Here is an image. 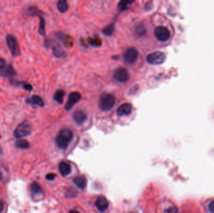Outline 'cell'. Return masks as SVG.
<instances>
[{
    "instance_id": "2",
    "label": "cell",
    "mask_w": 214,
    "mask_h": 213,
    "mask_svg": "<svg viewBox=\"0 0 214 213\" xmlns=\"http://www.w3.org/2000/svg\"><path fill=\"white\" fill-rule=\"evenodd\" d=\"M32 132V126L27 121L25 120L19 123L14 129L13 134L17 139H20L30 135Z\"/></svg>"
},
{
    "instance_id": "26",
    "label": "cell",
    "mask_w": 214,
    "mask_h": 213,
    "mask_svg": "<svg viewBox=\"0 0 214 213\" xmlns=\"http://www.w3.org/2000/svg\"><path fill=\"white\" fill-rule=\"evenodd\" d=\"M131 3H132V2H131V1H121L119 3L118 6H119V8L120 9V10L123 11L124 10H127V6Z\"/></svg>"
},
{
    "instance_id": "35",
    "label": "cell",
    "mask_w": 214,
    "mask_h": 213,
    "mask_svg": "<svg viewBox=\"0 0 214 213\" xmlns=\"http://www.w3.org/2000/svg\"><path fill=\"white\" fill-rule=\"evenodd\" d=\"M69 213H80V212L79 211H76V210L73 209V210H70V211H69Z\"/></svg>"
},
{
    "instance_id": "13",
    "label": "cell",
    "mask_w": 214,
    "mask_h": 213,
    "mask_svg": "<svg viewBox=\"0 0 214 213\" xmlns=\"http://www.w3.org/2000/svg\"><path fill=\"white\" fill-rule=\"evenodd\" d=\"M16 74L15 69L11 65H8L4 68L0 69V76L2 77H13Z\"/></svg>"
},
{
    "instance_id": "33",
    "label": "cell",
    "mask_w": 214,
    "mask_h": 213,
    "mask_svg": "<svg viewBox=\"0 0 214 213\" xmlns=\"http://www.w3.org/2000/svg\"><path fill=\"white\" fill-rule=\"evenodd\" d=\"M152 5H152V3H151V2L147 3L146 4V5H145V10H148V11H150V10L152 8V7H153Z\"/></svg>"
},
{
    "instance_id": "25",
    "label": "cell",
    "mask_w": 214,
    "mask_h": 213,
    "mask_svg": "<svg viewBox=\"0 0 214 213\" xmlns=\"http://www.w3.org/2000/svg\"><path fill=\"white\" fill-rule=\"evenodd\" d=\"M115 30V26L114 24L111 23L106 27H105L103 30V33L105 34L106 36H110L111 35Z\"/></svg>"
},
{
    "instance_id": "10",
    "label": "cell",
    "mask_w": 214,
    "mask_h": 213,
    "mask_svg": "<svg viewBox=\"0 0 214 213\" xmlns=\"http://www.w3.org/2000/svg\"><path fill=\"white\" fill-rule=\"evenodd\" d=\"M95 206L96 209L99 211L102 212H104L108 208L109 202L105 197L103 196H99L98 198L96 199L95 202Z\"/></svg>"
},
{
    "instance_id": "4",
    "label": "cell",
    "mask_w": 214,
    "mask_h": 213,
    "mask_svg": "<svg viewBox=\"0 0 214 213\" xmlns=\"http://www.w3.org/2000/svg\"><path fill=\"white\" fill-rule=\"evenodd\" d=\"M154 35L157 40L162 43L168 41L172 37L171 31L165 26L160 25L154 30Z\"/></svg>"
},
{
    "instance_id": "14",
    "label": "cell",
    "mask_w": 214,
    "mask_h": 213,
    "mask_svg": "<svg viewBox=\"0 0 214 213\" xmlns=\"http://www.w3.org/2000/svg\"><path fill=\"white\" fill-rule=\"evenodd\" d=\"M87 118V115L83 111L79 110L76 111L73 114V119L78 124H83Z\"/></svg>"
},
{
    "instance_id": "30",
    "label": "cell",
    "mask_w": 214,
    "mask_h": 213,
    "mask_svg": "<svg viewBox=\"0 0 214 213\" xmlns=\"http://www.w3.org/2000/svg\"><path fill=\"white\" fill-rule=\"evenodd\" d=\"M56 178V174L54 173H49L46 176V179L48 181H53Z\"/></svg>"
},
{
    "instance_id": "19",
    "label": "cell",
    "mask_w": 214,
    "mask_h": 213,
    "mask_svg": "<svg viewBox=\"0 0 214 213\" xmlns=\"http://www.w3.org/2000/svg\"><path fill=\"white\" fill-rule=\"evenodd\" d=\"M39 18H40V26H39V30H38V33L40 35L44 36L46 34L45 32V25H46V22L45 18L40 14H39L37 16Z\"/></svg>"
},
{
    "instance_id": "18",
    "label": "cell",
    "mask_w": 214,
    "mask_h": 213,
    "mask_svg": "<svg viewBox=\"0 0 214 213\" xmlns=\"http://www.w3.org/2000/svg\"><path fill=\"white\" fill-rule=\"evenodd\" d=\"M30 190L34 195H40L43 194L42 186L37 182H33L30 186Z\"/></svg>"
},
{
    "instance_id": "16",
    "label": "cell",
    "mask_w": 214,
    "mask_h": 213,
    "mask_svg": "<svg viewBox=\"0 0 214 213\" xmlns=\"http://www.w3.org/2000/svg\"><path fill=\"white\" fill-rule=\"evenodd\" d=\"M73 181L74 184L80 189H84L87 184V180L84 176H76Z\"/></svg>"
},
{
    "instance_id": "17",
    "label": "cell",
    "mask_w": 214,
    "mask_h": 213,
    "mask_svg": "<svg viewBox=\"0 0 214 213\" xmlns=\"http://www.w3.org/2000/svg\"><path fill=\"white\" fill-rule=\"evenodd\" d=\"M65 95H66V93L64 90L58 89L55 92L53 96V99L56 102L61 105L63 103V100Z\"/></svg>"
},
{
    "instance_id": "5",
    "label": "cell",
    "mask_w": 214,
    "mask_h": 213,
    "mask_svg": "<svg viewBox=\"0 0 214 213\" xmlns=\"http://www.w3.org/2000/svg\"><path fill=\"white\" fill-rule=\"evenodd\" d=\"M6 41L8 49L11 54L14 57H17L21 55V50L19 48L16 37L12 34H7L6 36Z\"/></svg>"
},
{
    "instance_id": "29",
    "label": "cell",
    "mask_w": 214,
    "mask_h": 213,
    "mask_svg": "<svg viewBox=\"0 0 214 213\" xmlns=\"http://www.w3.org/2000/svg\"><path fill=\"white\" fill-rule=\"evenodd\" d=\"M22 87L25 90V91H33V86L32 85H31L30 84H28V83H24L23 85H22Z\"/></svg>"
},
{
    "instance_id": "1",
    "label": "cell",
    "mask_w": 214,
    "mask_h": 213,
    "mask_svg": "<svg viewBox=\"0 0 214 213\" xmlns=\"http://www.w3.org/2000/svg\"><path fill=\"white\" fill-rule=\"evenodd\" d=\"M73 132L68 129L61 130L55 138L56 146L61 149H66L73 139Z\"/></svg>"
},
{
    "instance_id": "3",
    "label": "cell",
    "mask_w": 214,
    "mask_h": 213,
    "mask_svg": "<svg viewBox=\"0 0 214 213\" xmlns=\"http://www.w3.org/2000/svg\"><path fill=\"white\" fill-rule=\"evenodd\" d=\"M116 103L115 97L109 93L102 94L99 100V106L103 111H110Z\"/></svg>"
},
{
    "instance_id": "11",
    "label": "cell",
    "mask_w": 214,
    "mask_h": 213,
    "mask_svg": "<svg viewBox=\"0 0 214 213\" xmlns=\"http://www.w3.org/2000/svg\"><path fill=\"white\" fill-rule=\"evenodd\" d=\"M25 103L30 105H35L42 108H43L45 106V103L43 99L40 96L38 95H33L30 97H28V98H26Z\"/></svg>"
},
{
    "instance_id": "9",
    "label": "cell",
    "mask_w": 214,
    "mask_h": 213,
    "mask_svg": "<svg viewBox=\"0 0 214 213\" xmlns=\"http://www.w3.org/2000/svg\"><path fill=\"white\" fill-rule=\"evenodd\" d=\"M82 98V95L79 92H72L68 96V101L65 105V109L67 111H70L78 102H79Z\"/></svg>"
},
{
    "instance_id": "34",
    "label": "cell",
    "mask_w": 214,
    "mask_h": 213,
    "mask_svg": "<svg viewBox=\"0 0 214 213\" xmlns=\"http://www.w3.org/2000/svg\"><path fill=\"white\" fill-rule=\"evenodd\" d=\"M4 207H5V204H4L3 201L2 200H0V213H1L3 211Z\"/></svg>"
},
{
    "instance_id": "12",
    "label": "cell",
    "mask_w": 214,
    "mask_h": 213,
    "mask_svg": "<svg viewBox=\"0 0 214 213\" xmlns=\"http://www.w3.org/2000/svg\"><path fill=\"white\" fill-rule=\"evenodd\" d=\"M133 106L131 103H124L119 107L117 111H116V114L119 116H128L132 112Z\"/></svg>"
},
{
    "instance_id": "23",
    "label": "cell",
    "mask_w": 214,
    "mask_h": 213,
    "mask_svg": "<svg viewBox=\"0 0 214 213\" xmlns=\"http://www.w3.org/2000/svg\"><path fill=\"white\" fill-rule=\"evenodd\" d=\"M15 145L16 148L19 149H28L30 146V143L25 140H19L16 141Z\"/></svg>"
},
{
    "instance_id": "28",
    "label": "cell",
    "mask_w": 214,
    "mask_h": 213,
    "mask_svg": "<svg viewBox=\"0 0 214 213\" xmlns=\"http://www.w3.org/2000/svg\"><path fill=\"white\" fill-rule=\"evenodd\" d=\"M164 213H178V209L175 206L170 207L164 211Z\"/></svg>"
},
{
    "instance_id": "24",
    "label": "cell",
    "mask_w": 214,
    "mask_h": 213,
    "mask_svg": "<svg viewBox=\"0 0 214 213\" xmlns=\"http://www.w3.org/2000/svg\"><path fill=\"white\" fill-rule=\"evenodd\" d=\"M88 41L91 46H100L102 44L101 40L98 37H89L88 39Z\"/></svg>"
},
{
    "instance_id": "27",
    "label": "cell",
    "mask_w": 214,
    "mask_h": 213,
    "mask_svg": "<svg viewBox=\"0 0 214 213\" xmlns=\"http://www.w3.org/2000/svg\"><path fill=\"white\" fill-rule=\"evenodd\" d=\"M136 32H137L139 36H144L146 34L147 30L145 27L143 25H139L137 28V29H136Z\"/></svg>"
},
{
    "instance_id": "31",
    "label": "cell",
    "mask_w": 214,
    "mask_h": 213,
    "mask_svg": "<svg viewBox=\"0 0 214 213\" xmlns=\"http://www.w3.org/2000/svg\"><path fill=\"white\" fill-rule=\"evenodd\" d=\"M6 61L4 58L0 57V69L4 68L6 66Z\"/></svg>"
},
{
    "instance_id": "36",
    "label": "cell",
    "mask_w": 214,
    "mask_h": 213,
    "mask_svg": "<svg viewBox=\"0 0 214 213\" xmlns=\"http://www.w3.org/2000/svg\"><path fill=\"white\" fill-rule=\"evenodd\" d=\"M2 152H3V149H2V146H0V154H2Z\"/></svg>"
},
{
    "instance_id": "7",
    "label": "cell",
    "mask_w": 214,
    "mask_h": 213,
    "mask_svg": "<svg viewBox=\"0 0 214 213\" xmlns=\"http://www.w3.org/2000/svg\"><path fill=\"white\" fill-rule=\"evenodd\" d=\"M139 51L138 49L134 48V47H131L129 48L126 50V51L124 53L123 55V58L125 61L129 64L131 65L133 64L134 63L136 62V61L137 60L138 57H139Z\"/></svg>"
},
{
    "instance_id": "8",
    "label": "cell",
    "mask_w": 214,
    "mask_h": 213,
    "mask_svg": "<svg viewBox=\"0 0 214 213\" xmlns=\"http://www.w3.org/2000/svg\"><path fill=\"white\" fill-rule=\"evenodd\" d=\"M130 77L128 71L124 68H120L116 70L114 74L115 79L120 83L127 82Z\"/></svg>"
},
{
    "instance_id": "22",
    "label": "cell",
    "mask_w": 214,
    "mask_h": 213,
    "mask_svg": "<svg viewBox=\"0 0 214 213\" xmlns=\"http://www.w3.org/2000/svg\"><path fill=\"white\" fill-rule=\"evenodd\" d=\"M41 13V11L39 10L38 8L35 6H31L28 7L26 10V14L29 16H37Z\"/></svg>"
},
{
    "instance_id": "15",
    "label": "cell",
    "mask_w": 214,
    "mask_h": 213,
    "mask_svg": "<svg viewBox=\"0 0 214 213\" xmlns=\"http://www.w3.org/2000/svg\"><path fill=\"white\" fill-rule=\"evenodd\" d=\"M59 171L61 175L63 177L69 175L71 171V165L65 161L61 162L59 164Z\"/></svg>"
},
{
    "instance_id": "6",
    "label": "cell",
    "mask_w": 214,
    "mask_h": 213,
    "mask_svg": "<svg viewBox=\"0 0 214 213\" xmlns=\"http://www.w3.org/2000/svg\"><path fill=\"white\" fill-rule=\"evenodd\" d=\"M166 55L161 51H155L147 56V62L153 65H159L165 62Z\"/></svg>"
},
{
    "instance_id": "20",
    "label": "cell",
    "mask_w": 214,
    "mask_h": 213,
    "mask_svg": "<svg viewBox=\"0 0 214 213\" xmlns=\"http://www.w3.org/2000/svg\"><path fill=\"white\" fill-rule=\"evenodd\" d=\"M53 54L56 57H63L67 56L66 52L59 46H55L53 48Z\"/></svg>"
},
{
    "instance_id": "21",
    "label": "cell",
    "mask_w": 214,
    "mask_h": 213,
    "mask_svg": "<svg viewBox=\"0 0 214 213\" xmlns=\"http://www.w3.org/2000/svg\"><path fill=\"white\" fill-rule=\"evenodd\" d=\"M68 8L69 6L66 0H60L57 3V8L58 11L62 13L67 11Z\"/></svg>"
},
{
    "instance_id": "37",
    "label": "cell",
    "mask_w": 214,
    "mask_h": 213,
    "mask_svg": "<svg viewBox=\"0 0 214 213\" xmlns=\"http://www.w3.org/2000/svg\"><path fill=\"white\" fill-rule=\"evenodd\" d=\"M0 138H1V136H0Z\"/></svg>"
},
{
    "instance_id": "32",
    "label": "cell",
    "mask_w": 214,
    "mask_h": 213,
    "mask_svg": "<svg viewBox=\"0 0 214 213\" xmlns=\"http://www.w3.org/2000/svg\"><path fill=\"white\" fill-rule=\"evenodd\" d=\"M208 208H209L210 211L212 213H214V200L211 201V203H210V204L208 206Z\"/></svg>"
}]
</instances>
